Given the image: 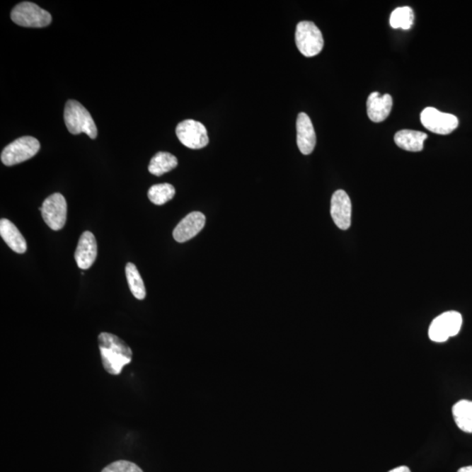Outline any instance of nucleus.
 Wrapping results in <instances>:
<instances>
[{
    "mask_svg": "<svg viewBox=\"0 0 472 472\" xmlns=\"http://www.w3.org/2000/svg\"><path fill=\"white\" fill-rule=\"evenodd\" d=\"M98 344L103 369L107 373L120 374L124 367L132 362L133 354L131 347L114 334L100 333Z\"/></svg>",
    "mask_w": 472,
    "mask_h": 472,
    "instance_id": "nucleus-1",
    "label": "nucleus"
},
{
    "mask_svg": "<svg viewBox=\"0 0 472 472\" xmlns=\"http://www.w3.org/2000/svg\"><path fill=\"white\" fill-rule=\"evenodd\" d=\"M64 121L69 132L74 135L85 133L92 139L98 137V128L91 113L83 104L76 100H69L64 110Z\"/></svg>",
    "mask_w": 472,
    "mask_h": 472,
    "instance_id": "nucleus-2",
    "label": "nucleus"
},
{
    "mask_svg": "<svg viewBox=\"0 0 472 472\" xmlns=\"http://www.w3.org/2000/svg\"><path fill=\"white\" fill-rule=\"evenodd\" d=\"M295 40L300 53L306 57H315L324 47V38L321 30L311 21H301L297 24Z\"/></svg>",
    "mask_w": 472,
    "mask_h": 472,
    "instance_id": "nucleus-3",
    "label": "nucleus"
},
{
    "mask_svg": "<svg viewBox=\"0 0 472 472\" xmlns=\"http://www.w3.org/2000/svg\"><path fill=\"white\" fill-rule=\"evenodd\" d=\"M11 18L15 24L25 28H45L52 21L51 14L47 11L28 1L18 4L11 13Z\"/></svg>",
    "mask_w": 472,
    "mask_h": 472,
    "instance_id": "nucleus-4",
    "label": "nucleus"
},
{
    "mask_svg": "<svg viewBox=\"0 0 472 472\" xmlns=\"http://www.w3.org/2000/svg\"><path fill=\"white\" fill-rule=\"evenodd\" d=\"M40 148V144L35 137H21L4 148L1 161L6 166L17 165L35 157Z\"/></svg>",
    "mask_w": 472,
    "mask_h": 472,
    "instance_id": "nucleus-5",
    "label": "nucleus"
},
{
    "mask_svg": "<svg viewBox=\"0 0 472 472\" xmlns=\"http://www.w3.org/2000/svg\"><path fill=\"white\" fill-rule=\"evenodd\" d=\"M463 324L462 315L458 311H446L434 318L430 326L429 337L434 342H444L458 335Z\"/></svg>",
    "mask_w": 472,
    "mask_h": 472,
    "instance_id": "nucleus-6",
    "label": "nucleus"
},
{
    "mask_svg": "<svg viewBox=\"0 0 472 472\" xmlns=\"http://www.w3.org/2000/svg\"><path fill=\"white\" fill-rule=\"evenodd\" d=\"M42 218L46 224L54 231L63 229L66 224L68 206L64 196L57 192L47 197L40 207Z\"/></svg>",
    "mask_w": 472,
    "mask_h": 472,
    "instance_id": "nucleus-7",
    "label": "nucleus"
},
{
    "mask_svg": "<svg viewBox=\"0 0 472 472\" xmlns=\"http://www.w3.org/2000/svg\"><path fill=\"white\" fill-rule=\"evenodd\" d=\"M176 134L181 144L192 150L206 147L209 143L205 125L192 119L180 122L177 125Z\"/></svg>",
    "mask_w": 472,
    "mask_h": 472,
    "instance_id": "nucleus-8",
    "label": "nucleus"
},
{
    "mask_svg": "<svg viewBox=\"0 0 472 472\" xmlns=\"http://www.w3.org/2000/svg\"><path fill=\"white\" fill-rule=\"evenodd\" d=\"M421 122L430 132L448 135L458 128L459 122L454 115L442 113L436 108L428 107L421 113Z\"/></svg>",
    "mask_w": 472,
    "mask_h": 472,
    "instance_id": "nucleus-9",
    "label": "nucleus"
},
{
    "mask_svg": "<svg viewBox=\"0 0 472 472\" xmlns=\"http://www.w3.org/2000/svg\"><path fill=\"white\" fill-rule=\"evenodd\" d=\"M330 215L338 228L347 230L351 226L352 203L347 192L338 190L330 200Z\"/></svg>",
    "mask_w": 472,
    "mask_h": 472,
    "instance_id": "nucleus-10",
    "label": "nucleus"
},
{
    "mask_svg": "<svg viewBox=\"0 0 472 472\" xmlns=\"http://www.w3.org/2000/svg\"><path fill=\"white\" fill-rule=\"evenodd\" d=\"M205 223V215L200 212H192L178 223L176 228L174 229V240L182 243L192 239L202 231Z\"/></svg>",
    "mask_w": 472,
    "mask_h": 472,
    "instance_id": "nucleus-11",
    "label": "nucleus"
},
{
    "mask_svg": "<svg viewBox=\"0 0 472 472\" xmlns=\"http://www.w3.org/2000/svg\"><path fill=\"white\" fill-rule=\"evenodd\" d=\"M98 256V244L91 232L85 231L78 243L74 259L81 270H88L95 263Z\"/></svg>",
    "mask_w": 472,
    "mask_h": 472,
    "instance_id": "nucleus-12",
    "label": "nucleus"
},
{
    "mask_svg": "<svg viewBox=\"0 0 472 472\" xmlns=\"http://www.w3.org/2000/svg\"><path fill=\"white\" fill-rule=\"evenodd\" d=\"M316 133L311 118L306 113H299L297 119V143L299 151L304 155H309L313 151Z\"/></svg>",
    "mask_w": 472,
    "mask_h": 472,
    "instance_id": "nucleus-13",
    "label": "nucleus"
},
{
    "mask_svg": "<svg viewBox=\"0 0 472 472\" xmlns=\"http://www.w3.org/2000/svg\"><path fill=\"white\" fill-rule=\"evenodd\" d=\"M393 107L392 96L388 94L381 95L373 92L367 98V115L371 121L381 122L386 120L391 113Z\"/></svg>",
    "mask_w": 472,
    "mask_h": 472,
    "instance_id": "nucleus-14",
    "label": "nucleus"
},
{
    "mask_svg": "<svg viewBox=\"0 0 472 472\" xmlns=\"http://www.w3.org/2000/svg\"><path fill=\"white\" fill-rule=\"evenodd\" d=\"M0 236L14 252L23 254L27 251V241L24 236L21 235L17 226L7 219H1L0 221Z\"/></svg>",
    "mask_w": 472,
    "mask_h": 472,
    "instance_id": "nucleus-15",
    "label": "nucleus"
},
{
    "mask_svg": "<svg viewBox=\"0 0 472 472\" xmlns=\"http://www.w3.org/2000/svg\"><path fill=\"white\" fill-rule=\"evenodd\" d=\"M427 134L413 129H401L395 135L396 146L408 151L418 152L422 151L423 144L427 139Z\"/></svg>",
    "mask_w": 472,
    "mask_h": 472,
    "instance_id": "nucleus-16",
    "label": "nucleus"
},
{
    "mask_svg": "<svg viewBox=\"0 0 472 472\" xmlns=\"http://www.w3.org/2000/svg\"><path fill=\"white\" fill-rule=\"evenodd\" d=\"M453 418L461 430L472 433V401L462 400L452 408Z\"/></svg>",
    "mask_w": 472,
    "mask_h": 472,
    "instance_id": "nucleus-17",
    "label": "nucleus"
},
{
    "mask_svg": "<svg viewBox=\"0 0 472 472\" xmlns=\"http://www.w3.org/2000/svg\"><path fill=\"white\" fill-rule=\"evenodd\" d=\"M178 159L175 156L169 152L159 151L151 159L149 165V172L155 176H162L163 174L176 168Z\"/></svg>",
    "mask_w": 472,
    "mask_h": 472,
    "instance_id": "nucleus-18",
    "label": "nucleus"
},
{
    "mask_svg": "<svg viewBox=\"0 0 472 472\" xmlns=\"http://www.w3.org/2000/svg\"><path fill=\"white\" fill-rule=\"evenodd\" d=\"M125 275L132 295L139 300L146 299V289L136 265L132 263H128L125 267Z\"/></svg>",
    "mask_w": 472,
    "mask_h": 472,
    "instance_id": "nucleus-19",
    "label": "nucleus"
},
{
    "mask_svg": "<svg viewBox=\"0 0 472 472\" xmlns=\"http://www.w3.org/2000/svg\"><path fill=\"white\" fill-rule=\"evenodd\" d=\"M415 15L410 6L398 7L390 15V25L393 28L408 30L414 23Z\"/></svg>",
    "mask_w": 472,
    "mask_h": 472,
    "instance_id": "nucleus-20",
    "label": "nucleus"
},
{
    "mask_svg": "<svg viewBox=\"0 0 472 472\" xmlns=\"http://www.w3.org/2000/svg\"><path fill=\"white\" fill-rule=\"evenodd\" d=\"M174 195H175V188L173 185L168 183L152 185L148 191L149 200L158 206L168 202L173 198Z\"/></svg>",
    "mask_w": 472,
    "mask_h": 472,
    "instance_id": "nucleus-21",
    "label": "nucleus"
},
{
    "mask_svg": "<svg viewBox=\"0 0 472 472\" xmlns=\"http://www.w3.org/2000/svg\"><path fill=\"white\" fill-rule=\"evenodd\" d=\"M101 472H144L136 464L126 460H119L109 464Z\"/></svg>",
    "mask_w": 472,
    "mask_h": 472,
    "instance_id": "nucleus-22",
    "label": "nucleus"
},
{
    "mask_svg": "<svg viewBox=\"0 0 472 472\" xmlns=\"http://www.w3.org/2000/svg\"><path fill=\"white\" fill-rule=\"evenodd\" d=\"M389 472H411L407 466H400L395 468V469L390 471Z\"/></svg>",
    "mask_w": 472,
    "mask_h": 472,
    "instance_id": "nucleus-23",
    "label": "nucleus"
},
{
    "mask_svg": "<svg viewBox=\"0 0 472 472\" xmlns=\"http://www.w3.org/2000/svg\"><path fill=\"white\" fill-rule=\"evenodd\" d=\"M458 472H472V466L461 468Z\"/></svg>",
    "mask_w": 472,
    "mask_h": 472,
    "instance_id": "nucleus-24",
    "label": "nucleus"
}]
</instances>
